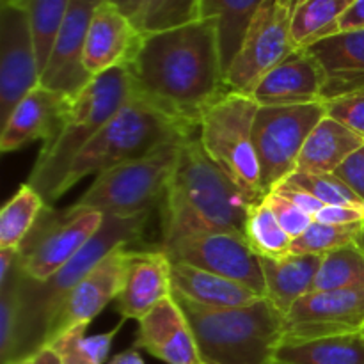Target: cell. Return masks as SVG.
<instances>
[{
    "instance_id": "6da1fadb",
    "label": "cell",
    "mask_w": 364,
    "mask_h": 364,
    "mask_svg": "<svg viewBox=\"0 0 364 364\" xmlns=\"http://www.w3.org/2000/svg\"><path fill=\"white\" fill-rule=\"evenodd\" d=\"M128 70L135 95L198 128L203 112L230 92L219 28L208 18L144 34Z\"/></svg>"
},
{
    "instance_id": "7a4b0ae2",
    "label": "cell",
    "mask_w": 364,
    "mask_h": 364,
    "mask_svg": "<svg viewBox=\"0 0 364 364\" xmlns=\"http://www.w3.org/2000/svg\"><path fill=\"white\" fill-rule=\"evenodd\" d=\"M252 203L235 181L213 162L199 142V135L181 146L174 173L160 205L162 240L167 247L176 240L203 233H244Z\"/></svg>"
},
{
    "instance_id": "3957f363",
    "label": "cell",
    "mask_w": 364,
    "mask_h": 364,
    "mask_svg": "<svg viewBox=\"0 0 364 364\" xmlns=\"http://www.w3.org/2000/svg\"><path fill=\"white\" fill-rule=\"evenodd\" d=\"M149 215L114 217L105 215L102 230L96 237L68 263L43 283L27 279L20 270H14V288L20 297V322H18L16 343H14L11 363L32 358L38 350L46 347V338L57 311L66 301L68 294L119 245L142 244L146 224ZM9 364V363H7Z\"/></svg>"
},
{
    "instance_id": "277c9868",
    "label": "cell",
    "mask_w": 364,
    "mask_h": 364,
    "mask_svg": "<svg viewBox=\"0 0 364 364\" xmlns=\"http://www.w3.org/2000/svg\"><path fill=\"white\" fill-rule=\"evenodd\" d=\"M132 96L134 80L130 70L121 66L95 77L84 91L71 98L59 132L52 141L43 142L27 180L46 205L52 206L63 198L60 188L71 164Z\"/></svg>"
},
{
    "instance_id": "5b68a950",
    "label": "cell",
    "mask_w": 364,
    "mask_h": 364,
    "mask_svg": "<svg viewBox=\"0 0 364 364\" xmlns=\"http://www.w3.org/2000/svg\"><path fill=\"white\" fill-rule=\"evenodd\" d=\"M206 364H270L284 338V315L267 297L240 308H208L174 295Z\"/></svg>"
},
{
    "instance_id": "8992f818",
    "label": "cell",
    "mask_w": 364,
    "mask_h": 364,
    "mask_svg": "<svg viewBox=\"0 0 364 364\" xmlns=\"http://www.w3.org/2000/svg\"><path fill=\"white\" fill-rule=\"evenodd\" d=\"M198 135V127L169 116L134 91V96L71 164L60 196L85 176H98L121 164L148 156L171 142H183Z\"/></svg>"
},
{
    "instance_id": "52a82bcc",
    "label": "cell",
    "mask_w": 364,
    "mask_h": 364,
    "mask_svg": "<svg viewBox=\"0 0 364 364\" xmlns=\"http://www.w3.org/2000/svg\"><path fill=\"white\" fill-rule=\"evenodd\" d=\"M258 109L249 95L230 91L213 102L199 121V142L205 151L252 205L265 199L252 139Z\"/></svg>"
},
{
    "instance_id": "ba28073f",
    "label": "cell",
    "mask_w": 364,
    "mask_h": 364,
    "mask_svg": "<svg viewBox=\"0 0 364 364\" xmlns=\"http://www.w3.org/2000/svg\"><path fill=\"white\" fill-rule=\"evenodd\" d=\"M185 142H171L148 156L98 174L73 206L114 217L149 215L162 205Z\"/></svg>"
},
{
    "instance_id": "9c48e42d",
    "label": "cell",
    "mask_w": 364,
    "mask_h": 364,
    "mask_svg": "<svg viewBox=\"0 0 364 364\" xmlns=\"http://www.w3.org/2000/svg\"><path fill=\"white\" fill-rule=\"evenodd\" d=\"M103 223L105 215L96 210L70 206L55 212L46 206L18 249V270L36 283L50 279L96 237Z\"/></svg>"
},
{
    "instance_id": "30bf717a",
    "label": "cell",
    "mask_w": 364,
    "mask_h": 364,
    "mask_svg": "<svg viewBox=\"0 0 364 364\" xmlns=\"http://www.w3.org/2000/svg\"><path fill=\"white\" fill-rule=\"evenodd\" d=\"M326 116L323 102L259 107L252 139L265 196L295 173L306 141Z\"/></svg>"
},
{
    "instance_id": "8fae6325",
    "label": "cell",
    "mask_w": 364,
    "mask_h": 364,
    "mask_svg": "<svg viewBox=\"0 0 364 364\" xmlns=\"http://www.w3.org/2000/svg\"><path fill=\"white\" fill-rule=\"evenodd\" d=\"M301 0H265L252 16L237 57L226 73L230 91L251 95L276 64L299 50L291 21Z\"/></svg>"
},
{
    "instance_id": "7c38bea8",
    "label": "cell",
    "mask_w": 364,
    "mask_h": 364,
    "mask_svg": "<svg viewBox=\"0 0 364 364\" xmlns=\"http://www.w3.org/2000/svg\"><path fill=\"white\" fill-rule=\"evenodd\" d=\"M171 262L238 281L267 297L262 262L244 233H203L160 247Z\"/></svg>"
},
{
    "instance_id": "4fadbf2b",
    "label": "cell",
    "mask_w": 364,
    "mask_h": 364,
    "mask_svg": "<svg viewBox=\"0 0 364 364\" xmlns=\"http://www.w3.org/2000/svg\"><path fill=\"white\" fill-rule=\"evenodd\" d=\"M39 66L27 9L20 4L0 7V121L39 84Z\"/></svg>"
},
{
    "instance_id": "5bb4252c",
    "label": "cell",
    "mask_w": 364,
    "mask_h": 364,
    "mask_svg": "<svg viewBox=\"0 0 364 364\" xmlns=\"http://www.w3.org/2000/svg\"><path fill=\"white\" fill-rule=\"evenodd\" d=\"M361 331H364V287L315 291L304 295L290 309L284 318L283 341L316 340Z\"/></svg>"
},
{
    "instance_id": "9a60e30c",
    "label": "cell",
    "mask_w": 364,
    "mask_h": 364,
    "mask_svg": "<svg viewBox=\"0 0 364 364\" xmlns=\"http://www.w3.org/2000/svg\"><path fill=\"white\" fill-rule=\"evenodd\" d=\"M134 245H119L110 251L73 290L57 311L48 331L46 345L78 323H91L107 306L119 297L127 276L128 258Z\"/></svg>"
},
{
    "instance_id": "2e32d148",
    "label": "cell",
    "mask_w": 364,
    "mask_h": 364,
    "mask_svg": "<svg viewBox=\"0 0 364 364\" xmlns=\"http://www.w3.org/2000/svg\"><path fill=\"white\" fill-rule=\"evenodd\" d=\"M102 2L105 0H71L39 84L73 98L95 78L85 70L84 53L92 14Z\"/></svg>"
},
{
    "instance_id": "e0dca14e",
    "label": "cell",
    "mask_w": 364,
    "mask_h": 364,
    "mask_svg": "<svg viewBox=\"0 0 364 364\" xmlns=\"http://www.w3.org/2000/svg\"><path fill=\"white\" fill-rule=\"evenodd\" d=\"M144 34L137 25L109 0L92 14L85 41L84 64L92 75L107 73L114 68L130 66L142 45Z\"/></svg>"
},
{
    "instance_id": "ac0fdd59",
    "label": "cell",
    "mask_w": 364,
    "mask_h": 364,
    "mask_svg": "<svg viewBox=\"0 0 364 364\" xmlns=\"http://www.w3.org/2000/svg\"><path fill=\"white\" fill-rule=\"evenodd\" d=\"M134 348L148 352L166 364L201 363L191 323L173 295L139 320Z\"/></svg>"
},
{
    "instance_id": "d6986e66",
    "label": "cell",
    "mask_w": 364,
    "mask_h": 364,
    "mask_svg": "<svg viewBox=\"0 0 364 364\" xmlns=\"http://www.w3.org/2000/svg\"><path fill=\"white\" fill-rule=\"evenodd\" d=\"M173 295L171 259L162 249L134 247L130 251L123 290L116 299L123 320H141L159 302Z\"/></svg>"
},
{
    "instance_id": "ffe728a7",
    "label": "cell",
    "mask_w": 364,
    "mask_h": 364,
    "mask_svg": "<svg viewBox=\"0 0 364 364\" xmlns=\"http://www.w3.org/2000/svg\"><path fill=\"white\" fill-rule=\"evenodd\" d=\"M326 82L322 66L306 48L295 50L256 84L251 98L259 107L301 105L322 102Z\"/></svg>"
},
{
    "instance_id": "44dd1931",
    "label": "cell",
    "mask_w": 364,
    "mask_h": 364,
    "mask_svg": "<svg viewBox=\"0 0 364 364\" xmlns=\"http://www.w3.org/2000/svg\"><path fill=\"white\" fill-rule=\"evenodd\" d=\"M71 98L38 84L11 112L2 127L0 149L16 151L31 142H48L59 132Z\"/></svg>"
},
{
    "instance_id": "7402d4cb",
    "label": "cell",
    "mask_w": 364,
    "mask_h": 364,
    "mask_svg": "<svg viewBox=\"0 0 364 364\" xmlns=\"http://www.w3.org/2000/svg\"><path fill=\"white\" fill-rule=\"evenodd\" d=\"M306 50L326 75L322 102L364 91V28L338 32Z\"/></svg>"
},
{
    "instance_id": "603a6c76",
    "label": "cell",
    "mask_w": 364,
    "mask_h": 364,
    "mask_svg": "<svg viewBox=\"0 0 364 364\" xmlns=\"http://www.w3.org/2000/svg\"><path fill=\"white\" fill-rule=\"evenodd\" d=\"M171 283L174 295L208 308H240L263 299L262 294L238 281L185 263L171 262Z\"/></svg>"
},
{
    "instance_id": "cb8c5ba5",
    "label": "cell",
    "mask_w": 364,
    "mask_h": 364,
    "mask_svg": "<svg viewBox=\"0 0 364 364\" xmlns=\"http://www.w3.org/2000/svg\"><path fill=\"white\" fill-rule=\"evenodd\" d=\"M322 258L323 256L318 255H288L281 259L259 256L265 276L267 299L283 313L284 318L295 302L311 291Z\"/></svg>"
},
{
    "instance_id": "d4e9b609",
    "label": "cell",
    "mask_w": 364,
    "mask_h": 364,
    "mask_svg": "<svg viewBox=\"0 0 364 364\" xmlns=\"http://www.w3.org/2000/svg\"><path fill=\"white\" fill-rule=\"evenodd\" d=\"M363 144V135L355 134L333 117L326 116L306 141L295 171L311 174H333Z\"/></svg>"
},
{
    "instance_id": "484cf974",
    "label": "cell",
    "mask_w": 364,
    "mask_h": 364,
    "mask_svg": "<svg viewBox=\"0 0 364 364\" xmlns=\"http://www.w3.org/2000/svg\"><path fill=\"white\" fill-rule=\"evenodd\" d=\"M270 364H364V333L283 341Z\"/></svg>"
},
{
    "instance_id": "4316f807",
    "label": "cell",
    "mask_w": 364,
    "mask_h": 364,
    "mask_svg": "<svg viewBox=\"0 0 364 364\" xmlns=\"http://www.w3.org/2000/svg\"><path fill=\"white\" fill-rule=\"evenodd\" d=\"M265 0H203L201 18L217 23L223 66L228 73L240 50L249 23Z\"/></svg>"
},
{
    "instance_id": "83f0119b",
    "label": "cell",
    "mask_w": 364,
    "mask_h": 364,
    "mask_svg": "<svg viewBox=\"0 0 364 364\" xmlns=\"http://www.w3.org/2000/svg\"><path fill=\"white\" fill-rule=\"evenodd\" d=\"M355 0H301L291 21L297 48H308L340 32V20Z\"/></svg>"
},
{
    "instance_id": "f1b7e54d",
    "label": "cell",
    "mask_w": 364,
    "mask_h": 364,
    "mask_svg": "<svg viewBox=\"0 0 364 364\" xmlns=\"http://www.w3.org/2000/svg\"><path fill=\"white\" fill-rule=\"evenodd\" d=\"M46 206L41 194L25 181L0 212V247L20 249Z\"/></svg>"
},
{
    "instance_id": "f546056e",
    "label": "cell",
    "mask_w": 364,
    "mask_h": 364,
    "mask_svg": "<svg viewBox=\"0 0 364 364\" xmlns=\"http://www.w3.org/2000/svg\"><path fill=\"white\" fill-rule=\"evenodd\" d=\"M87 327L89 323H78L59 334L46 347L59 355L63 364H103L109 359L110 347L119 333L121 323L109 333L91 336H87Z\"/></svg>"
},
{
    "instance_id": "4dcf8cb0",
    "label": "cell",
    "mask_w": 364,
    "mask_h": 364,
    "mask_svg": "<svg viewBox=\"0 0 364 364\" xmlns=\"http://www.w3.org/2000/svg\"><path fill=\"white\" fill-rule=\"evenodd\" d=\"M364 287V251L358 244L323 255L309 294Z\"/></svg>"
},
{
    "instance_id": "1f68e13d",
    "label": "cell",
    "mask_w": 364,
    "mask_h": 364,
    "mask_svg": "<svg viewBox=\"0 0 364 364\" xmlns=\"http://www.w3.org/2000/svg\"><path fill=\"white\" fill-rule=\"evenodd\" d=\"M245 237L249 245L262 258L281 259L291 255L294 238L281 228L267 199L255 203L249 210Z\"/></svg>"
},
{
    "instance_id": "d6a6232c",
    "label": "cell",
    "mask_w": 364,
    "mask_h": 364,
    "mask_svg": "<svg viewBox=\"0 0 364 364\" xmlns=\"http://www.w3.org/2000/svg\"><path fill=\"white\" fill-rule=\"evenodd\" d=\"M70 2L71 0H25L23 2L34 38L39 75L48 64L50 53L70 9Z\"/></svg>"
},
{
    "instance_id": "836d02e7",
    "label": "cell",
    "mask_w": 364,
    "mask_h": 364,
    "mask_svg": "<svg viewBox=\"0 0 364 364\" xmlns=\"http://www.w3.org/2000/svg\"><path fill=\"white\" fill-rule=\"evenodd\" d=\"M203 0H146L139 20L142 34L169 31L201 20Z\"/></svg>"
},
{
    "instance_id": "e575fe53",
    "label": "cell",
    "mask_w": 364,
    "mask_h": 364,
    "mask_svg": "<svg viewBox=\"0 0 364 364\" xmlns=\"http://www.w3.org/2000/svg\"><path fill=\"white\" fill-rule=\"evenodd\" d=\"M363 224H350V226H329V224L313 223L301 237L291 242V255H318L323 256L331 251L343 247V245L355 244Z\"/></svg>"
},
{
    "instance_id": "d590c367",
    "label": "cell",
    "mask_w": 364,
    "mask_h": 364,
    "mask_svg": "<svg viewBox=\"0 0 364 364\" xmlns=\"http://www.w3.org/2000/svg\"><path fill=\"white\" fill-rule=\"evenodd\" d=\"M287 187L301 188L322 201L323 205H338V206H364V203L343 181L334 174H311V173H301L295 171L291 173L283 183ZM277 185V187H279ZM276 187V188H277Z\"/></svg>"
},
{
    "instance_id": "8d00e7d4",
    "label": "cell",
    "mask_w": 364,
    "mask_h": 364,
    "mask_svg": "<svg viewBox=\"0 0 364 364\" xmlns=\"http://www.w3.org/2000/svg\"><path fill=\"white\" fill-rule=\"evenodd\" d=\"M20 322V297L13 281L0 288V361L11 363Z\"/></svg>"
},
{
    "instance_id": "74e56055",
    "label": "cell",
    "mask_w": 364,
    "mask_h": 364,
    "mask_svg": "<svg viewBox=\"0 0 364 364\" xmlns=\"http://www.w3.org/2000/svg\"><path fill=\"white\" fill-rule=\"evenodd\" d=\"M265 199L267 203H269L270 208H272L277 223L281 224V228H283L291 238L301 237V235L315 223V217L306 213L304 210L299 208L294 201L284 198V196L279 194L277 191L269 192V194L265 196Z\"/></svg>"
},
{
    "instance_id": "f35d334b",
    "label": "cell",
    "mask_w": 364,
    "mask_h": 364,
    "mask_svg": "<svg viewBox=\"0 0 364 364\" xmlns=\"http://www.w3.org/2000/svg\"><path fill=\"white\" fill-rule=\"evenodd\" d=\"M323 105L327 116L364 137V91L327 100Z\"/></svg>"
},
{
    "instance_id": "ab89813d",
    "label": "cell",
    "mask_w": 364,
    "mask_h": 364,
    "mask_svg": "<svg viewBox=\"0 0 364 364\" xmlns=\"http://www.w3.org/2000/svg\"><path fill=\"white\" fill-rule=\"evenodd\" d=\"M333 174L340 178L364 203V144L355 149Z\"/></svg>"
},
{
    "instance_id": "60d3db41",
    "label": "cell",
    "mask_w": 364,
    "mask_h": 364,
    "mask_svg": "<svg viewBox=\"0 0 364 364\" xmlns=\"http://www.w3.org/2000/svg\"><path fill=\"white\" fill-rule=\"evenodd\" d=\"M315 220L329 226H350L364 223V206H323L315 215Z\"/></svg>"
},
{
    "instance_id": "b9f144b4",
    "label": "cell",
    "mask_w": 364,
    "mask_h": 364,
    "mask_svg": "<svg viewBox=\"0 0 364 364\" xmlns=\"http://www.w3.org/2000/svg\"><path fill=\"white\" fill-rule=\"evenodd\" d=\"M274 191H277L279 194H283L284 198H288L290 201H294L295 205L299 206L301 210H304L306 213H309V215L315 217L316 213L320 212V210L323 208V203L318 201L316 198H313L311 194H308L306 191H301V188H294V187H287V185H279L277 188H274Z\"/></svg>"
},
{
    "instance_id": "7bdbcfd3",
    "label": "cell",
    "mask_w": 364,
    "mask_h": 364,
    "mask_svg": "<svg viewBox=\"0 0 364 364\" xmlns=\"http://www.w3.org/2000/svg\"><path fill=\"white\" fill-rule=\"evenodd\" d=\"M364 28V0H355L340 20V32L363 31Z\"/></svg>"
},
{
    "instance_id": "ee69618b",
    "label": "cell",
    "mask_w": 364,
    "mask_h": 364,
    "mask_svg": "<svg viewBox=\"0 0 364 364\" xmlns=\"http://www.w3.org/2000/svg\"><path fill=\"white\" fill-rule=\"evenodd\" d=\"M20 251L13 247H0V288L6 287L18 267Z\"/></svg>"
},
{
    "instance_id": "f6af8a7d",
    "label": "cell",
    "mask_w": 364,
    "mask_h": 364,
    "mask_svg": "<svg viewBox=\"0 0 364 364\" xmlns=\"http://www.w3.org/2000/svg\"><path fill=\"white\" fill-rule=\"evenodd\" d=\"M110 4H114L116 7H119L132 21L139 27V20H141V14L144 11L146 0H109Z\"/></svg>"
},
{
    "instance_id": "bcb514c9",
    "label": "cell",
    "mask_w": 364,
    "mask_h": 364,
    "mask_svg": "<svg viewBox=\"0 0 364 364\" xmlns=\"http://www.w3.org/2000/svg\"><path fill=\"white\" fill-rule=\"evenodd\" d=\"M109 364H146L142 355L139 354L137 348H128V350L119 352L110 359Z\"/></svg>"
},
{
    "instance_id": "7dc6e473",
    "label": "cell",
    "mask_w": 364,
    "mask_h": 364,
    "mask_svg": "<svg viewBox=\"0 0 364 364\" xmlns=\"http://www.w3.org/2000/svg\"><path fill=\"white\" fill-rule=\"evenodd\" d=\"M32 364H63V361L52 348L43 347L41 350L32 355Z\"/></svg>"
},
{
    "instance_id": "c3c4849f",
    "label": "cell",
    "mask_w": 364,
    "mask_h": 364,
    "mask_svg": "<svg viewBox=\"0 0 364 364\" xmlns=\"http://www.w3.org/2000/svg\"><path fill=\"white\" fill-rule=\"evenodd\" d=\"M355 244H358L359 247H361L363 251H364V224H363V230H361V233H359L358 240H355Z\"/></svg>"
},
{
    "instance_id": "681fc988",
    "label": "cell",
    "mask_w": 364,
    "mask_h": 364,
    "mask_svg": "<svg viewBox=\"0 0 364 364\" xmlns=\"http://www.w3.org/2000/svg\"><path fill=\"white\" fill-rule=\"evenodd\" d=\"M9 364H32V358H27V359H20V361H13Z\"/></svg>"
},
{
    "instance_id": "f907efd6",
    "label": "cell",
    "mask_w": 364,
    "mask_h": 364,
    "mask_svg": "<svg viewBox=\"0 0 364 364\" xmlns=\"http://www.w3.org/2000/svg\"><path fill=\"white\" fill-rule=\"evenodd\" d=\"M25 0H2V4H20V6H23Z\"/></svg>"
},
{
    "instance_id": "816d5d0a",
    "label": "cell",
    "mask_w": 364,
    "mask_h": 364,
    "mask_svg": "<svg viewBox=\"0 0 364 364\" xmlns=\"http://www.w3.org/2000/svg\"><path fill=\"white\" fill-rule=\"evenodd\" d=\"M199 364H206V363H199Z\"/></svg>"
},
{
    "instance_id": "f5cc1de1",
    "label": "cell",
    "mask_w": 364,
    "mask_h": 364,
    "mask_svg": "<svg viewBox=\"0 0 364 364\" xmlns=\"http://www.w3.org/2000/svg\"><path fill=\"white\" fill-rule=\"evenodd\" d=\"M363 333H364V331H363Z\"/></svg>"
}]
</instances>
